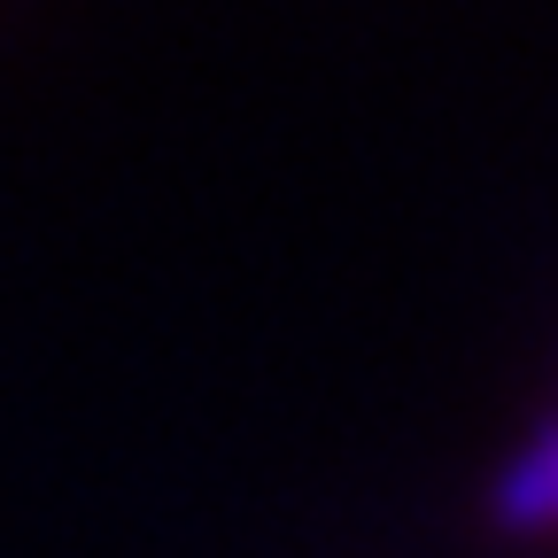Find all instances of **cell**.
I'll use <instances>...</instances> for the list:
<instances>
[{"label":"cell","mask_w":558,"mask_h":558,"mask_svg":"<svg viewBox=\"0 0 558 558\" xmlns=\"http://www.w3.org/2000/svg\"><path fill=\"white\" fill-rule=\"evenodd\" d=\"M488 527L505 535H558V427L512 450V465L488 481Z\"/></svg>","instance_id":"1"}]
</instances>
